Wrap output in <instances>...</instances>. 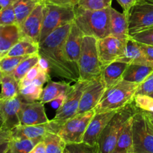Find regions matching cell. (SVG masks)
Returning <instances> with one entry per match:
<instances>
[{"label":"cell","mask_w":153,"mask_h":153,"mask_svg":"<svg viewBox=\"0 0 153 153\" xmlns=\"http://www.w3.org/2000/svg\"><path fill=\"white\" fill-rule=\"evenodd\" d=\"M71 24L72 22L57 28L39 43L38 54L48 64L50 74L76 82L79 80V66L69 60L65 47Z\"/></svg>","instance_id":"6da1fadb"},{"label":"cell","mask_w":153,"mask_h":153,"mask_svg":"<svg viewBox=\"0 0 153 153\" xmlns=\"http://www.w3.org/2000/svg\"><path fill=\"white\" fill-rule=\"evenodd\" d=\"M75 22L85 35L92 36L97 40L104 38L111 34L110 7L88 10L76 6Z\"/></svg>","instance_id":"7a4b0ae2"},{"label":"cell","mask_w":153,"mask_h":153,"mask_svg":"<svg viewBox=\"0 0 153 153\" xmlns=\"http://www.w3.org/2000/svg\"><path fill=\"white\" fill-rule=\"evenodd\" d=\"M140 84L122 79L106 88L100 102L94 108L95 113L116 111L134 101Z\"/></svg>","instance_id":"3957f363"},{"label":"cell","mask_w":153,"mask_h":153,"mask_svg":"<svg viewBox=\"0 0 153 153\" xmlns=\"http://www.w3.org/2000/svg\"><path fill=\"white\" fill-rule=\"evenodd\" d=\"M137 108L134 101L116 112L102 132L98 140L100 153H112L120 133L127 121L136 113Z\"/></svg>","instance_id":"277c9868"},{"label":"cell","mask_w":153,"mask_h":153,"mask_svg":"<svg viewBox=\"0 0 153 153\" xmlns=\"http://www.w3.org/2000/svg\"><path fill=\"white\" fill-rule=\"evenodd\" d=\"M79 80L92 81L101 76L102 68L99 59L97 39L85 35L79 61Z\"/></svg>","instance_id":"5b68a950"},{"label":"cell","mask_w":153,"mask_h":153,"mask_svg":"<svg viewBox=\"0 0 153 153\" xmlns=\"http://www.w3.org/2000/svg\"><path fill=\"white\" fill-rule=\"evenodd\" d=\"M134 153H153V126L146 113L137 108L132 117Z\"/></svg>","instance_id":"8992f818"},{"label":"cell","mask_w":153,"mask_h":153,"mask_svg":"<svg viewBox=\"0 0 153 153\" xmlns=\"http://www.w3.org/2000/svg\"><path fill=\"white\" fill-rule=\"evenodd\" d=\"M75 20V7L56 5L45 3L44 17L39 43L57 28Z\"/></svg>","instance_id":"52a82bcc"},{"label":"cell","mask_w":153,"mask_h":153,"mask_svg":"<svg viewBox=\"0 0 153 153\" xmlns=\"http://www.w3.org/2000/svg\"><path fill=\"white\" fill-rule=\"evenodd\" d=\"M91 81L79 80L72 85V88L63 100L57 110L53 120L62 126L63 124L77 114L81 97Z\"/></svg>","instance_id":"ba28073f"},{"label":"cell","mask_w":153,"mask_h":153,"mask_svg":"<svg viewBox=\"0 0 153 153\" xmlns=\"http://www.w3.org/2000/svg\"><path fill=\"white\" fill-rule=\"evenodd\" d=\"M95 114V111L75 115L67 120L60 128L58 134L67 143L83 142L84 135L88 126Z\"/></svg>","instance_id":"9c48e42d"},{"label":"cell","mask_w":153,"mask_h":153,"mask_svg":"<svg viewBox=\"0 0 153 153\" xmlns=\"http://www.w3.org/2000/svg\"><path fill=\"white\" fill-rule=\"evenodd\" d=\"M153 26V1H137L128 16V31L131 37Z\"/></svg>","instance_id":"30bf717a"},{"label":"cell","mask_w":153,"mask_h":153,"mask_svg":"<svg viewBox=\"0 0 153 153\" xmlns=\"http://www.w3.org/2000/svg\"><path fill=\"white\" fill-rule=\"evenodd\" d=\"M128 40H121L111 34L97 40L99 59L102 70L105 67L123 56Z\"/></svg>","instance_id":"8fae6325"},{"label":"cell","mask_w":153,"mask_h":153,"mask_svg":"<svg viewBox=\"0 0 153 153\" xmlns=\"http://www.w3.org/2000/svg\"><path fill=\"white\" fill-rule=\"evenodd\" d=\"M105 90L106 86L102 77V74L97 79L91 81L81 97L77 114L94 110L100 102Z\"/></svg>","instance_id":"7c38bea8"},{"label":"cell","mask_w":153,"mask_h":153,"mask_svg":"<svg viewBox=\"0 0 153 153\" xmlns=\"http://www.w3.org/2000/svg\"><path fill=\"white\" fill-rule=\"evenodd\" d=\"M61 126L52 120L44 124L35 126L19 125L10 130L12 139H41L49 132L58 134Z\"/></svg>","instance_id":"4fadbf2b"},{"label":"cell","mask_w":153,"mask_h":153,"mask_svg":"<svg viewBox=\"0 0 153 153\" xmlns=\"http://www.w3.org/2000/svg\"><path fill=\"white\" fill-rule=\"evenodd\" d=\"M44 7L45 3L41 1L21 25L19 28L22 37L28 38L39 43L44 17Z\"/></svg>","instance_id":"5bb4252c"},{"label":"cell","mask_w":153,"mask_h":153,"mask_svg":"<svg viewBox=\"0 0 153 153\" xmlns=\"http://www.w3.org/2000/svg\"><path fill=\"white\" fill-rule=\"evenodd\" d=\"M20 125L35 126L49 121L45 112L44 104L41 102H23L19 111Z\"/></svg>","instance_id":"9a60e30c"},{"label":"cell","mask_w":153,"mask_h":153,"mask_svg":"<svg viewBox=\"0 0 153 153\" xmlns=\"http://www.w3.org/2000/svg\"><path fill=\"white\" fill-rule=\"evenodd\" d=\"M117 111L95 113L94 117L88 124L84 135L83 142L91 146L97 144L102 132Z\"/></svg>","instance_id":"2e32d148"},{"label":"cell","mask_w":153,"mask_h":153,"mask_svg":"<svg viewBox=\"0 0 153 153\" xmlns=\"http://www.w3.org/2000/svg\"><path fill=\"white\" fill-rule=\"evenodd\" d=\"M23 101L19 96L8 100H0V111L4 126L11 130L20 125L19 111Z\"/></svg>","instance_id":"e0dca14e"},{"label":"cell","mask_w":153,"mask_h":153,"mask_svg":"<svg viewBox=\"0 0 153 153\" xmlns=\"http://www.w3.org/2000/svg\"><path fill=\"white\" fill-rule=\"evenodd\" d=\"M84 36H85L84 33L74 20L72 22L70 31L67 35L65 47L69 60L78 66H79Z\"/></svg>","instance_id":"ac0fdd59"},{"label":"cell","mask_w":153,"mask_h":153,"mask_svg":"<svg viewBox=\"0 0 153 153\" xmlns=\"http://www.w3.org/2000/svg\"><path fill=\"white\" fill-rule=\"evenodd\" d=\"M22 38L20 28L17 24L0 26V58Z\"/></svg>","instance_id":"d6986e66"},{"label":"cell","mask_w":153,"mask_h":153,"mask_svg":"<svg viewBox=\"0 0 153 153\" xmlns=\"http://www.w3.org/2000/svg\"><path fill=\"white\" fill-rule=\"evenodd\" d=\"M111 34L121 40H128L131 37L128 31V17L123 13L110 7Z\"/></svg>","instance_id":"ffe728a7"},{"label":"cell","mask_w":153,"mask_h":153,"mask_svg":"<svg viewBox=\"0 0 153 153\" xmlns=\"http://www.w3.org/2000/svg\"><path fill=\"white\" fill-rule=\"evenodd\" d=\"M71 88L72 85L70 82H54L50 80L43 88L40 102L45 104L57 101L58 100L63 101Z\"/></svg>","instance_id":"44dd1931"},{"label":"cell","mask_w":153,"mask_h":153,"mask_svg":"<svg viewBox=\"0 0 153 153\" xmlns=\"http://www.w3.org/2000/svg\"><path fill=\"white\" fill-rule=\"evenodd\" d=\"M118 61L126 63L128 64H149L153 65L149 62L140 49L138 42L135 41L132 37H130L127 41L125 54Z\"/></svg>","instance_id":"7402d4cb"},{"label":"cell","mask_w":153,"mask_h":153,"mask_svg":"<svg viewBox=\"0 0 153 153\" xmlns=\"http://www.w3.org/2000/svg\"><path fill=\"white\" fill-rule=\"evenodd\" d=\"M128 64L121 61H114L103 68L102 77L106 88H108L123 79V75Z\"/></svg>","instance_id":"603a6c76"},{"label":"cell","mask_w":153,"mask_h":153,"mask_svg":"<svg viewBox=\"0 0 153 153\" xmlns=\"http://www.w3.org/2000/svg\"><path fill=\"white\" fill-rule=\"evenodd\" d=\"M112 153H134L133 145L132 117L130 118L124 126Z\"/></svg>","instance_id":"cb8c5ba5"},{"label":"cell","mask_w":153,"mask_h":153,"mask_svg":"<svg viewBox=\"0 0 153 153\" xmlns=\"http://www.w3.org/2000/svg\"><path fill=\"white\" fill-rule=\"evenodd\" d=\"M153 70L149 64H128L123 75V79L128 82L141 84Z\"/></svg>","instance_id":"d4e9b609"},{"label":"cell","mask_w":153,"mask_h":153,"mask_svg":"<svg viewBox=\"0 0 153 153\" xmlns=\"http://www.w3.org/2000/svg\"><path fill=\"white\" fill-rule=\"evenodd\" d=\"M39 43L28 38L22 37L10 50L5 56L17 57L28 56L38 53Z\"/></svg>","instance_id":"484cf974"},{"label":"cell","mask_w":153,"mask_h":153,"mask_svg":"<svg viewBox=\"0 0 153 153\" xmlns=\"http://www.w3.org/2000/svg\"><path fill=\"white\" fill-rule=\"evenodd\" d=\"M0 100H8L19 96V82L13 74H2Z\"/></svg>","instance_id":"4316f807"},{"label":"cell","mask_w":153,"mask_h":153,"mask_svg":"<svg viewBox=\"0 0 153 153\" xmlns=\"http://www.w3.org/2000/svg\"><path fill=\"white\" fill-rule=\"evenodd\" d=\"M40 1V0H16L14 1L13 7L16 16V23L19 27Z\"/></svg>","instance_id":"83f0119b"},{"label":"cell","mask_w":153,"mask_h":153,"mask_svg":"<svg viewBox=\"0 0 153 153\" xmlns=\"http://www.w3.org/2000/svg\"><path fill=\"white\" fill-rule=\"evenodd\" d=\"M46 153H64L66 143L56 133L49 132L43 137Z\"/></svg>","instance_id":"f1b7e54d"},{"label":"cell","mask_w":153,"mask_h":153,"mask_svg":"<svg viewBox=\"0 0 153 153\" xmlns=\"http://www.w3.org/2000/svg\"><path fill=\"white\" fill-rule=\"evenodd\" d=\"M41 139H11L10 150L11 153H29Z\"/></svg>","instance_id":"f546056e"},{"label":"cell","mask_w":153,"mask_h":153,"mask_svg":"<svg viewBox=\"0 0 153 153\" xmlns=\"http://www.w3.org/2000/svg\"><path fill=\"white\" fill-rule=\"evenodd\" d=\"M40 55L38 53L34 55H29L25 59H24L20 64L18 65L16 70H14L12 74L14 76L15 79L19 82L23 77H25L28 71L32 68L33 67L37 65L40 61Z\"/></svg>","instance_id":"4dcf8cb0"},{"label":"cell","mask_w":153,"mask_h":153,"mask_svg":"<svg viewBox=\"0 0 153 153\" xmlns=\"http://www.w3.org/2000/svg\"><path fill=\"white\" fill-rule=\"evenodd\" d=\"M43 88L42 86L30 84L28 86L19 89V96L23 102H32L37 100H40Z\"/></svg>","instance_id":"1f68e13d"},{"label":"cell","mask_w":153,"mask_h":153,"mask_svg":"<svg viewBox=\"0 0 153 153\" xmlns=\"http://www.w3.org/2000/svg\"><path fill=\"white\" fill-rule=\"evenodd\" d=\"M27 57L28 56L2 57L0 58V71L2 74H12L18 65Z\"/></svg>","instance_id":"d6a6232c"},{"label":"cell","mask_w":153,"mask_h":153,"mask_svg":"<svg viewBox=\"0 0 153 153\" xmlns=\"http://www.w3.org/2000/svg\"><path fill=\"white\" fill-rule=\"evenodd\" d=\"M65 149L70 153H100L98 144L91 146L85 142L67 143Z\"/></svg>","instance_id":"836d02e7"},{"label":"cell","mask_w":153,"mask_h":153,"mask_svg":"<svg viewBox=\"0 0 153 153\" xmlns=\"http://www.w3.org/2000/svg\"><path fill=\"white\" fill-rule=\"evenodd\" d=\"M112 0H79V7L88 10H101L111 6Z\"/></svg>","instance_id":"e575fe53"},{"label":"cell","mask_w":153,"mask_h":153,"mask_svg":"<svg viewBox=\"0 0 153 153\" xmlns=\"http://www.w3.org/2000/svg\"><path fill=\"white\" fill-rule=\"evenodd\" d=\"M136 107L143 111L153 112V97L147 94H136L134 98Z\"/></svg>","instance_id":"d590c367"},{"label":"cell","mask_w":153,"mask_h":153,"mask_svg":"<svg viewBox=\"0 0 153 153\" xmlns=\"http://www.w3.org/2000/svg\"><path fill=\"white\" fill-rule=\"evenodd\" d=\"M12 24H16L13 4L0 9V26Z\"/></svg>","instance_id":"8d00e7d4"},{"label":"cell","mask_w":153,"mask_h":153,"mask_svg":"<svg viewBox=\"0 0 153 153\" xmlns=\"http://www.w3.org/2000/svg\"><path fill=\"white\" fill-rule=\"evenodd\" d=\"M131 37L140 43L153 46V26L137 33Z\"/></svg>","instance_id":"74e56055"},{"label":"cell","mask_w":153,"mask_h":153,"mask_svg":"<svg viewBox=\"0 0 153 153\" xmlns=\"http://www.w3.org/2000/svg\"><path fill=\"white\" fill-rule=\"evenodd\" d=\"M153 93V70L152 73L142 82L137 89L136 94H147L150 95Z\"/></svg>","instance_id":"f35d334b"},{"label":"cell","mask_w":153,"mask_h":153,"mask_svg":"<svg viewBox=\"0 0 153 153\" xmlns=\"http://www.w3.org/2000/svg\"><path fill=\"white\" fill-rule=\"evenodd\" d=\"M50 80V73H49V71H47V70H44V69L40 67L38 74H37V76L33 79L32 82H31V84H34V85H36L43 87L44 84H46V82H49Z\"/></svg>","instance_id":"ab89813d"},{"label":"cell","mask_w":153,"mask_h":153,"mask_svg":"<svg viewBox=\"0 0 153 153\" xmlns=\"http://www.w3.org/2000/svg\"><path fill=\"white\" fill-rule=\"evenodd\" d=\"M42 1L46 4H52L66 7H76L78 5L79 0H43Z\"/></svg>","instance_id":"60d3db41"},{"label":"cell","mask_w":153,"mask_h":153,"mask_svg":"<svg viewBox=\"0 0 153 153\" xmlns=\"http://www.w3.org/2000/svg\"><path fill=\"white\" fill-rule=\"evenodd\" d=\"M137 0H117L123 9V13L128 17L130 11Z\"/></svg>","instance_id":"b9f144b4"},{"label":"cell","mask_w":153,"mask_h":153,"mask_svg":"<svg viewBox=\"0 0 153 153\" xmlns=\"http://www.w3.org/2000/svg\"><path fill=\"white\" fill-rule=\"evenodd\" d=\"M12 139L11 131L6 127L2 126L0 128V145L5 142L10 141Z\"/></svg>","instance_id":"7bdbcfd3"},{"label":"cell","mask_w":153,"mask_h":153,"mask_svg":"<svg viewBox=\"0 0 153 153\" xmlns=\"http://www.w3.org/2000/svg\"><path fill=\"white\" fill-rule=\"evenodd\" d=\"M139 45L148 61L153 64V46L143 44V43H139Z\"/></svg>","instance_id":"ee69618b"},{"label":"cell","mask_w":153,"mask_h":153,"mask_svg":"<svg viewBox=\"0 0 153 153\" xmlns=\"http://www.w3.org/2000/svg\"><path fill=\"white\" fill-rule=\"evenodd\" d=\"M40 65L37 64V65L33 67L32 68H31V70L27 73V74L25 75V77L27 78V79H28V80L31 81V82H32L33 79H34V78L37 76V74H38L39 71H40Z\"/></svg>","instance_id":"f6af8a7d"},{"label":"cell","mask_w":153,"mask_h":153,"mask_svg":"<svg viewBox=\"0 0 153 153\" xmlns=\"http://www.w3.org/2000/svg\"><path fill=\"white\" fill-rule=\"evenodd\" d=\"M29 153H46L44 142L41 141L37 143Z\"/></svg>","instance_id":"bcb514c9"},{"label":"cell","mask_w":153,"mask_h":153,"mask_svg":"<svg viewBox=\"0 0 153 153\" xmlns=\"http://www.w3.org/2000/svg\"><path fill=\"white\" fill-rule=\"evenodd\" d=\"M15 1L16 0H0V7H1V8H2V7L11 5L14 3Z\"/></svg>","instance_id":"7dc6e473"},{"label":"cell","mask_w":153,"mask_h":153,"mask_svg":"<svg viewBox=\"0 0 153 153\" xmlns=\"http://www.w3.org/2000/svg\"><path fill=\"white\" fill-rule=\"evenodd\" d=\"M10 147V141L5 142L0 145V153H6Z\"/></svg>","instance_id":"c3c4849f"},{"label":"cell","mask_w":153,"mask_h":153,"mask_svg":"<svg viewBox=\"0 0 153 153\" xmlns=\"http://www.w3.org/2000/svg\"><path fill=\"white\" fill-rule=\"evenodd\" d=\"M4 126V122H3V119H2V117H1V111H0V128Z\"/></svg>","instance_id":"681fc988"},{"label":"cell","mask_w":153,"mask_h":153,"mask_svg":"<svg viewBox=\"0 0 153 153\" xmlns=\"http://www.w3.org/2000/svg\"><path fill=\"white\" fill-rule=\"evenodd\" d=\"M145 112H146V114H147L149 117L152 118L153 119V112H146V111H145Z\"/></svg>","instance_id":"f907efd6"},{"label":"cell","mask_w":153,"mask_h":153,"mask_svg":"<svg viewBox=\"0 0 153 153\" xmlns=\"http://www.w3.org/2000/svg\"><path fill=\"white\" fill-rule=\"evenodd\" d=\"M1 78H2V73H1V72L0 71V85H1Z\"/></svg>","instance_id":"816d5d0a"},{"label":"cell","mask_w":153,"mask_h":153,"mask_svg":"<svg viewBox=\"0 0 153 153\" xmlns=\"http://www.w3.org/2000/svg\"><path fill=\"white\" fill-rule=\"evenodd\" d=\"M149 118H150V121H151V123H152V124L153 126V119H152V118H151V117H149Z\"/></svg>","instance_id":"f5cc1de1"},{"label":"cell","mask_w":153,"mask_h":153,"mask_svg":"<svg viewBox=\"0 0 153 153\" xmlns=\"http://www.w3.org/2000/svg\"><path fill=\"white\" fill-rule=\"evenodd\" d=\"M6 153H11V152H10V147H9V149L7 151V152H6Z\"/></svg>","instance_id":"db71d44e"},{"label":"cell","mask_w":153,"mask_h":153,"mask_svg":"<svg viewBox=\"0 0 153 153\" xmlns=\"http://www.w3.org/2000/svg\"><path fill=\"white\" fill-rule=\"evenodd\" d=\"M64 153H70V152H68V151H67V149H65V150H64Z\"/></svg>","instance_id":"11a10c76"},{"label":"cell","mask_w":153,"mask_h":153,"mask_svg":"<svg viewBox=\"0 0 153 153\" xmlns=\"http://www.w3.org/2000/svg\"><path fill=\"white\" fill-rule=\"evenodd\" d=\"M150 96H151V97H153V93H152V94H150Z\"/></svg>","instance_id":"9f6ffc18"},{"label":"cell","mask_w":153,"mask_h":153,"mask_svg":"<svg viewBox=\"0 0 153 153\" xmlns=\"http://www.w3.org/2000/svg\"><path fill=\"white\" fill-rule=\"evenodd\" d=\"M40 1H43V0H40Z\"/></svg>","instance_id":"6f0895ef"},{"label":"cell","mask_w":153,"mask_h":153,"mask_svg":"<svg viewBox=\"0 0 153 153\" xmlns=\"http://www.w3.org/2000/svg\"><path fill=\"white\" fill-rule=\"evenodd\" d=\"M137 1H139V0H137Z\"/></svg>","instance_id":"680465c9"},{"label":"cell","mask_w":153,"mask_h":153,"mask_svg":"<svg viewBox=\"0 0 153 153\" xmlns=\"http://www.w3.org/2000/svg\"><path fill=\"white\" fill-rule=\"evenodd\" d=\"M152 1H153V0H152Z\"/></svg>","instance_id":"91938a15"}]
</instances>
